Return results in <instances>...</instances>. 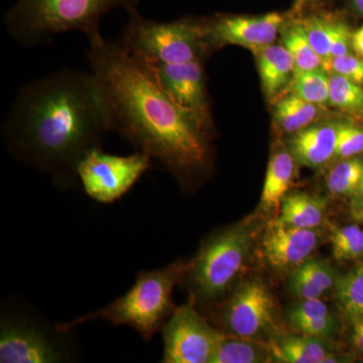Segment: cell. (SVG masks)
Segmentation results:
<instances>
[{
  "instance_id": "32",
  "label": "cell",
  "mask_w": 363,
  "mask_h": 363,
  "mask_svg": "<svg viewBox=\"0 0 363 363\" xmlns=\"http://www.w3.org/2000/svg\"><path fill=\"white\" fill-rule=\"evenodd\" d=\"M330 73L339 74L358 85H363V59L357 55H346L332 60Z\"/></svg>"
},
{
  "instance_id": "33",
  "label": "cell",
  "mask_w": 363,
  "mask_h": 363,
  "mask_svg": "<svg viewBox=\"0 0 363 363\" xmlns=\"http://www.w3.org/2000/svg\"><path fill=\"white\" fill-rule=\"evenodd\" d=\"M352 32L350 26L341 21H334L332 30L330 52L331 58L352 54Z\"/></svg>"
},
{
  "instance_id": "18",
  "label": "cell",
  "mask_w": 363,
  "mask_h": 363,
  "mask_svg": "<svg viewBox=\"0 0 363 363\" xmlns=\"http://www.w3.org/2000/svg\"><path fill=\"white\" fill-rule=\"evenodd\" d=\"M262 89L274 98L291 82L295 72L292 55L283 45H269L257 52Z\"/></svg>"
},
{
  "instance_id": "1",
  "label": "cell",
  "mask_w": 363,
  "mask_h": 363,
  "mask_svg": "<svg viewBox=\"0 0 363 363\" xmlns=\"http://www.w3.org/2000/svg\"><path fill=\"white\" fill-rule=\"evenodd\" d=\"M86 54L109 131L182 180L208 168L207 133L162 89L147 64L104 37L90 42Z\"/></svg>"
},
{
  "instance_id": "37",
  "label": "cell",
  "mask_w": 363,
  "mask_h": 363,
  "mask_svg": "<svg viewBox=\"0 0 363 363\" xmlns=\"http://www.w3.org/2000/svg\"><path fill=\"white\" fill-rule=\"evenodd\" d=\"M314 1H316V0H295L292 11L294 13H300L306 6H310Z\"/></svg>"
},
{
  "instance_id": "5",
  "label": "cell",
  "mask_w": 363,
  "mask_h": 363,
  "mask_svg": "<svg viewBox=\"0 0 363 363\" xmlns=\"http://www.w3.org/2000/svg\"><path fill=\"white\" fill-rule=\"evenodd\" d=\"M117 42L131 56L150 65L202 61L210 48L206 23L187 18L160 23L138 11L130 14Z\"/></svg>"
},
{
  "instance_id": "11",
  "label": "cell",
  "mask_w": 363,
  "mask_h": 363,
  "mask_svg": "<svg viewBox=\"0 0 363 363\" xmlns=\"http://www.w3.org/2000/svg\"><path fill=\"white\" fill-rule=\"evenodd\" d=\"M147 65L162 89L207 133L211 126V121L202 61L198 60L190 63L171 65Z\"/></svg>"
},
{
  "instance_id": "27",
  "label": "cell",
  "mask_w": 363,
  "mask_h": 363,
  "mask_svg": "<svg viewBox=\"0 0 363 363\" xmlns=\"http://www.w3.org/2000/svg\"><path fill=\"white\" fill-rule=\"evenodd\" d=\"M336 108L363 119L362 86L336 73H330V102Z\"/></svg>"
},
{
  "instance_id": "2",
  "label": "cell",
  "mask_w": 363,
  "mask_h": 363,
  "mask_svg": "<svg viewBox=\"0 0 363 363\" xmlns=\"http://www.w3.org/2000/svg\"><path fill=\"white\" fill-rule=\"evenodd\" d=\"M108 123L92 74L63 69L23 86L2 124L11 155L61 187L77 179L83 157L99 147Z\"/></svg>"
},
{
  "instance_id": "7",
  "label": "cell",
  "mask_w": 363,
  "mask_h": 363,
  "mask_svg": "<svg viewBox=\"0 0 363 363\" xmlns=\"http://www.w3.org/2000/svg\"><path fill=\"white\" fill-rule=\"evenodd\" d=\"M64 332L54 333L21 312H2L0 324V362L57 363L71 357Z\"/></svg>"
},
{
  "instance_id": "28",
  "label": "cell",
  "mask_w": 363,
  "mask_h": 363,
  "mask_svg": "<svg viewBox=\"0 0 363 363\" xmlns=\"http://www.w3.org/2000/svg\"><path fill=\"white\" fill-rule=\"evenodd\" d=\"M334 21L320 16H310L302 21L310 44L321 59L322 66L329 73L332 63L330 45Z\"/></svg>"
},
{
  "instance_id": "6",
  "label": "cell",
  "mask_w": 363,
  "mask_h": 363,
  "mask_svg": "<svg viewBox=\"0 0 363 363\" xmlns=\"http://www.w3.org/2000/svg\"><path fill=\"white\" fill-rule=\"evenodd\" d=\"M255 228L243 222L223 229L202 245L187 274L196 301L212 304L223 297L247 266Z\"/></svg>"
},
{
  "instance_id": "9",
  "label": "cell",
  "mask_w": 363,
  "mask_h": 363,
  "mask_svg": "<svg viewBox=\"0 0 363 363\" xmlns=\"http://www.w3.org/2000/svg\"><path fill=\"white\" fill-rule=\"evenodd\" d=\"M219 321L231 335L272 340L278 324L276 300L269 286L257 278L243 281L221 308Z\"/></svg>"
},
{
  "instance_id": "4",
  "label": "cell",
  "mask_w": 363,
  "mask_h": 363,
  "mask_svg": "<svg viewBox=\"0 0 363 363\" xmlns=\"http://www.w3.org/2000/svg\"><path fill=\"white\" fill-rule=\"evenodd\" d=\"M190 262H177L162 269L140 272L123 297L97 311L57 325V329L69 333L79 325L101 320L114 326L130 327L145 341H150L175 311L174 289L187 274Z\"/></svg>"
},
{
  "instance_id": "3",
  "label": "cell",
  "mask_w": 363,
  "mask_h": 363,
  "mask_svg": "<svg viewBox=\"0 0 363 363\" xmlns=\"http://www.w3.org/2000/svg\"><path fill=\"white\" fill-rule=\"evenodd\" d=\"M140 0H18L6 14L7 32L26 48L52 44L60 35L80 32L88 40L101 39L105 14L124 9L138 13Z\"/></svg>"
},
{
  "instance_id": "39",
  "label": "cell",
  "mask_w": 363,
  "mask_h": 363,
  "mask_svg": "<svg viewBox=\"0 0 363 363\" xmlns=\"http://www.w3.org/2000/svg\"><path fill=\"white\" fill-rule=\"evenodd\" d=\"M353 4L358 13L363 14V0H353Z\"/></svg>"
},
{
  "instance_id": "13",
  "label": "cell",
  "mask_w": 363,
  "mask_h": 363,
  "mask_svg": "<svg viewBox=\"0 0 363 363\" xmlns=\"http://www.w3.org/2000/svg\"><path fill=\"white\" fill-rule=\"evenodd\" d=\"M283 25V16L278 13L219 16L206 23L208 43L210 48L240 45L257 54L276 40Z\"/></svg>"
},
{
  "instance_id": "30",
  "label": "cell",
  "mask_w": 363,
  "mask_h": 363,
  "mask_svg": "<svg viewBox=\"0 0 363 363\" xmlns=\"http://www.w3.org/2000/svg\"><path fill=\"white\" fill-rule=\"evenodd\" d=\"M332 314L328 306L322 298H302L289 308L286 320L291 327L316 318Z\"/></svg>"
},
{
  "instance_id": "15",
  "label": "cell",
  "mask_w": 363,
  "mask_h": 363,
  "mask_svg": "<svg viewBox=\"0 0 363 363\" xmlns=\"http://www.w3.org/2000/svg\"><path fill=\"white\" fill-rule=\"evenodd\" d=\"M269 344L274 362L281 363H338L347 362L329 345L326 339L300 335L272 339Z\"/></svg>"
},
{
  "instance_id": "14",
  "label": "cell",
  "mask_w": 363,
  "mask_h": 363,
  "mask_svg": "<svg viewBox=\"0 0 363 363\" xmlns=\"http://www.w3.org/2000/svg\"><path fill=\"white\" fill-rule=\"evenodd\" d=\"M337 123L310 125L292 133L289 150L298 164L320 169L335 157Z\"/></svg>"
},
{
  "instance_id": "22",
  "label": "cell",
  "mask_w": 363,
  "mask_h": 363,
  "mask_svg": "<svg viewBox=\"0 0 363 363\" xmlns=\"http://www.w3.org/2000/svg\"><path fill=\"white\" fill-rule=\"evenodd\" d=\"M319 105L313 104L292 94L281 98L274 107V119L279 128L286 133L304 130L319 116Z\"/></svg>"
},
{
  "instance_id": "17",
  "label": "cell",
  "mask_w": 363,
  "mask_h": 363,
  "mask_svg": "<svg viewBox=\"0 0 363 363\" xmlns=\"http://www.w3.org/2000/svg\"><path fill=\"white\" fill-rule=\"evenodd\" d=\"M338 278L330 264L311 257L291 272L289 290L298 300L322 298L325 294L334 291Z\"/></svg>"
},
{
  "instance_id": "19",
  "label": "cell",
  "mask_w": 363,
  "mask_h": 363,
  "mask_svg": "<svg viewBox=\"0 0 363 363\" xmlns=\"http://www.w3.org/2000/svg\"><path fill=\"white\" fill-rule=\"evenodd\" d=\"M327 201L323 197L294 193L286 195L279 208L277 220L298 228H320L324 223Z\"/></svg>"
},
{
  "instance_id": "26",
  "label": "cell",
  "mask_w": 363,
  "mask_h": 363,
  "mask_svg": "<svg viewBox=\"0 0 363 363\" xmlns=\"http://www.w3.org/2000/svg\"><path fill=\"white\" fill-rule=\"evenodd\" d=\"M330 242L332 255L339 262L363 259V229L357 224L333 227Z\"/></svg>"
},
{
  "instance_id": "24",
  "label": "cell",
  "mask_w": 363,
  "mask_h": 363,
  "mask_svg": "<svg viewBox=\"0 0 363 363\" xmlns=\"http://www.w3.org/2000/svg\"><path fill=\"white\" fill-rule=\"evenodd\" d=\"M363 182V154L340 160L326 178L328 192L335 197H352Z\"/></svg>"
},
{
  "instance_id": "20",
  "label": "cell",
  "mask_w": 363,
  "mask_h": 363,
  "mask_svg": "<svg viewBox=\"0 0 363 363\" xmlns=\"http://www.w3.org/2000/svg\"><path fill=\"white\" fill-rule=\"evenodd\" d=\"M274 362L269 344L222 333L210 363H266Z\"/></svg>"
},
{
  "instance_id": "29",
  "label": "cell",
  "mask_w": 363,
  "mask_h": 363,
  "mask_svg": "<svg viewBox=\"0 0 363 363\" xmlns=\"http://www.w3.org/2000/svg\"><path fill=\"white\" fill-rule=\"evenodd\" d=\"M337 123L335 157L348 159L363 154V128L350 123Z\"/></svg>"
},
{
  "instance_id": "34",
  "label": "cell",
  "mask_w": 363,
  "mask_h": 363,
  "mask_svg": "<svg viewBox=\"0 0 363 363\" xmlns=\"http://www.w3.org/2000/svg\"><path fill=\"white\" fill-rule=\"evenodd\" d=\"M351 324V342L363 357V318L353 320Z\"/></svg>"
},
{
  "instance_id": "12",
  "label": "cell",
  "mask_w": 363,
  "mask_h": 363,
  "mask_svg": "<svg viewBox=\"0 0 363 363\" xmlns=\"http://www.w3.org/2000/svg\"><path fill=\"white\" fill-rule=\"evenodd\" d=\"M323 234L320 228H298L274 219L260 240V255L266 264L279 272H293L316 252Z\"/></svg>"
},
{
  "instance_id": "25",
  "label": "cell",
  "mask_w": 363,
  "mask_h": 363,
  "mask_svg": "<svg viewBox=\"0 0 363 363\" xmlns=\"http://www.w3.org/2000/svg\"><path fill=\"white\" fill-rule=\"evenodd\" d=\"M292 93L313 104L330 102V75L323 67L294 74L290 82Z\"/></svg>"
},
{
  "instance_id": "31",
  "label": "cell",
  "mask_w": 363,
  "mask_h": 363,
  "mask_svg": "<svg viewBox=\"0 0 363 363\" xmlns=\"http://www.w3.org/2000/svg\"><path fill=\"white\" fill-rule=\"evenodd\" d=\"M292 328L297 333L303 335L329 340L338 333L339 322L336 317L330 314L328 316L316 318V319L295 325Z\"/></svg>"
},
{
  "instance_id": "35",
  "label": "cell",
  "mask_w": 363,
  "mask_h": 363,
  "mask_svg": "<svg viewBox=\"0 0 363 363\" xmlns=\"http://www.w3.org/2000/svg\"><path fill=\"white\" fill-rule=\"evenodd\" d=\"M352 49L357 56L363 59V26L352 33Z\"/></svg>"
},
{
  "instance_id": "16",
  "label": "cell",
  "mask_w": 363,
  "mask_h": 363,
  "mask_svg": "<svg viewBox=\"0 0 363 363\" xmlns=\"http://www.w3.org/2000/svg\"><path fill=\"white\" fill-rule=\"evenodd\" d=\"M296 160L290 150L274 152L267 164L266 179L259 205L264 214L279 212L281 202L292 186L296 174Z\"/></svg>"
},
{
  "instance_id": "36",
  "label": "cell",
  "mask_w": 363,
  "mask_h": 363,
  "mask_svg": "<svg viewBox=\"0 0 363 363\" xmlns=\"http://www.w3.org/2000/svg\"><path fill=\"white\" fill-rule=\"evenodd\" d=\"M351 211L359 209L363 207V182L360 187L358 188L357 193L350 198Z\"/></svg>"
},
{
  "instance_id": "23",
  "label": "cell",
  "mask_w": 363,
  "mask_h": 363,
  "mask_svg": "<svg viewBox=\"0 0 363 363\" xmlns=\"http://www.w3.org/2000/svg\"><path fill=\"white\" fill-rule=\"evenodd\" d=\"M283 45L292 55L295 73L321 68L322 61L313 49L303 21H294L283 32Z\"/></svg>"
},
{
  "instance_id": "8",
  "label": "cell",
  "mask_w": 363,
  "mask_h": 363,
  "mask_svg": "<svg viewBox=\"0 0 363 363\" xmlns=\"http://www.w3.org/2000/svg\"><path fill=\"white\" fill-rule=\"evenodd\" d=\"M152 157L138 152L130 156H114L99 147L90 150L79 162L77 179L86 194L108 204L123 197L150 168Z\"/></svg>"
},
{
  "instance_id": "38",
  "label": "cell",
  "mask_w": 363,
  "mask_h": 363,
  "mask_svg": "<svg viewBox=\"0 0 363 363\" xmlns=\"http://www.w3.org/2000/svg\"><path fill=\"white\" fill-rule=\"evenodd\" d=\"M351 214H352L353 218H354L355 220L363 224V207L354 210V211H351Z\"/></svg>"
},
{
  "instance_id": "10",
  "label": "cell",
  "mask_w": 363,
  "mask_h": 363,
  "mask_svg": "<svg viewBox=\"0 0 363 363\" xmlns=\"http://www.w3.org/2000/svg\"><path fill=\"white\" fill-rule=\"evenodd\" d=\"M162 332L164 363H210L222 335L197 311L192 294L176 308Z\"/></svg>"
},
{
  "instance_id": "21",
  "label": "cell",
  "mask_w": 363,
  "mask_h": 363,
  "mask_svg": "<svg viewBox=\"0 0 363 363\" xmlns=\"http://www.w3.org/2000/svg\"><path fill=\"white\" fill-rule=\"evenodd\" d=\"M334 294L341 314L348 321L363 318V259L339 276Z\"/></svg>"
}]
</instances>
